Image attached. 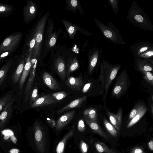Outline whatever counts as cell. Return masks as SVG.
Instances as JSON below:
<instances>
[{"label": "cell", "mask_w": 153, "mask_h": 153, "mask_svg": "<svg viewBox=\"0 0 153 153\" xmlns=\"http://www.w3.org/2000/svg\"><path fill=\"white\" fill-rule=\"evenodd\" d=\"M136 67L142 73L153 71V60L134 59Z\"/></svg>", "instance_id": "7402d4cb"}, {"label": "cell", "mask_w": 153, "mask_h": 153, "mask_svg": "<svg viewBox=\"0 0 153 153\" xmlns=\"http://www.w3.org/2000/svg\"><path fill=\"white\" fill-rule=\"evenodd\" d=\"M153 95H152V101H153Z\"/></svg>", "instance_id": "f5cc1de1"}, {"label": "cell", "mask_w": 153, "mask_h": 153, "mask_svg": "<svg viewBox=\"0 0 153 153\" xmlns=\"http://www.w3.org/2000/svg\"><path fill=\"white\" fill-rule=\"evenodd\" d=\"M84 117L88 119L98 123V115L96 109L90 108L85 109L83 112Z\"/></svg>", "instance_id": "d6a6232c"}, {"label": "cell", "mask_w": 153, "mask_h": 153, "mask_svg": "<svg viewBox=\"0 0 153 153\" xmlns=\"http://www.w3.org/2000/svg\"><path fill=\"white\" fill-rule=\"evenodd\" d=\"M130 84L127 71L126 69H124L116 79L111 91L112 98H115L118 99L125 95L129 88Z\"/></svg>", "instance_id": "8992f818"}, {"label": "cell", "mask_w": 153, "mask_h": 153, "mask_svg": "<svg viewBox=\"0 0 153 153\" xmlns=\"http://www.w3.org/2000/svg\"><path fill=\"white\" fill-rule=\"evenodd\" d=\"M103 123L106 130L112 136L115 137L117 136L118 131L105 118L103 119Z\"/></svg>", "instance_id": "d590c367"}, {"label": "cell", "mask_w": 153, "mask_h": 153, "mask_svg": "<svg viewBox=\"0 0 153 153\" xmlns=\"http://www.w3.org/2000/svg\"><path fill=\"white\" fill-rule=\"evenodd\" d=\"M143 104V103L139 102L136 105L130 113L128 118V121H130L136 115Z\"/></svg>", "instance_id": "74e56055"}, {"label": "cell", "mask_w": 153, "mask_h": 153, "mask_svg": "<svg viewBox=\"0 0 153 153\" xmlns=\"http://www.w3.org/2000/svg\"><path fill=\"white\" fill-rule=\"evenodd\" d=\"M95 146L97 151L100 153H117L115 150L109 148L103 143L96 142Z\"/></svg>", "instance_id": "e575fe53"}, {"label": "cell", "mask_w": 153, "mask_h": 153, "mask_svg": "<svg viewBox=\"0 0 153 153\" xmlns=\"http://www.w3.org/2000/svg\"><path fill=\"white\" fill-rule=\"evenodd\" d=\"M16 57L15 56L7 59L0 68V91L5 89L8 85L9 72L15 61Z\"/></svg>", "instance_id": "30bf717a"}, {"label": "cell", "mask_w": 153, "mask_h": 153, "mask_svg": "<svg viewBox=\"0 0 153 153\" xmlns=\"http://www.w3.org/2000/svg\"><path fill=\"white\" fill-rule=\"evenodd\" d=\"M148 146L151 150H153V141L152 140H151L149 142Z\"/></svg>", "instance_id": "f907efd6"}, {"label": "cell", "mask_w": 153, "mask_h": 153, "mask_svg": "<svg viewBox=\"0 0 153 153\" xmlns=\"http://www.w3.org/2000/svg\"><path fill=\"white\" fill-rule=\"evenodd\" d=\"M121 67V65L119 64H112L104 59L101 63L99 79L105 90L102 100L105 99L111 84Z\"/></svg>", "instance_id": "7a4b0ae2"}, {"label": "cell", "mask_w": 153, "mask_h": 153, "mask_svg": "<svg viewBox=\"0 0 153 153\" xmlns=\"http://www.w3.org/2000/svg\"><path fill=\"white\" fill-rule=\"evenodd\" d=\"M38 60L36 58L31 57V66L29 74V79L24 92V94L25 95L24 100L25 102L27 101L29 99L30 94L32 89V86L35 77L36 69Z\"/></svg>", "instance_id": "5bb4252c"}, {"label": "cell", "mask_w": 153, "mask_h": 153, "mask_svg": "<svg viewBox=\"0 0 153 153\" xmlns=\"http://www.w3.org/2000/svg\"><path fill=\"white\" fill-rule=\"evenodd\" d=\"M16 97L17 98L16 93L13 89H11L4 92L0 97V113L8 104Z\"/></svg>", "instance_id": "d4e9b609"}, {"label": "cell", "mask_w": 153, "mask_h": 153, "mask_svg": "<svg viewBox=\"0 0 153 153\" xmlns=\"http://www.w3.org/2000/svg\"><path fill=\"white\" fill-rule=\"evenodd\" d=\"M38 8L33 0H28L23 8V20L25 24H28L36 16Z\"/></svg>", "instance_id": "8fae6325"}, {"label": "cell", "mask_w": 153, "mask_h": 153, "mask_svg": "<svg viewBox=\"0 0 153 153\" xmlns=\"http://www.w3.org/2000/svg\"><path fill=\"white\" fill-rule=\"evenodd\" d=\"M23 34L22 32H16L7 36L0 44V54L6 51L14 53L19 46Z\"/></svg>", "instance_id": "52a82bcc"}, {"label": "cell", "mask_w": 153, "mask_h": 153, "mask_svg": "<svg viewBox=\"0 0 153 153\" xmlns=\"http://www.w3.org/2000/svg\"><path fill=\"white\" fill-rule=\"evenodd\" d=\"M77 128L78 131L80 132H84L85 129V126L83 118L80 119L78 122Z\"/></svg>", "instance_id": "ee69618b"}, {"label": "cell", "mask_w": 153, "mask_h": 153, "mask_svg": "<svg viewBox=\"0 0 153 153\" xmlns=\"http://www.w3.org/2000/svg\"><path fill=\"white\" fill-rule=\"evenodd\" d=\"M96 25L99 28L104 37L114 44L122 45L125 43L118 29L109 22L107 25H105L97 19H94Z\"/></svg>", "instance_id": "5b68a950"}, {"label": "cell", "mask_w": 153, "mask_h": 153, "mask_svg": "<svg viewBox=\"0 0 153 153\" xmlns=\"http://www.w3.org/2000/svg\"><path fill=\"white\" fill-rule=\"evenodd\" d=\"M66 9L71 10L75 13L78 10L80 13L84 15L83 12L80 4L77 0H67L66 1Z\"/></svg>", "instance_id": "f1b7e54d"}, {"label": "cell", "mask_w": 153, "mask_h": 153, "mask_svg": "<svg viewBox=\"0 0 153 153\" xmlns=\"http://www.w3.org/2000/svg\"><path fill=\"white\" fill-rule=\"evenodd\" d=\"M106 112L111 123L116 129L120 130L122 123V108H120L116 114L112 113L108 110Z\"/></svg>", "instance_id": "d6986e66"}, {"label": "cell", "mask_w": 153, "mask_h": 153, "mask_svg": "<svg viewBox=\"0 0 153 153\" xmlns=\"http://www.w3.org/2000/svg\"><path fill=\"white\" fill-rule=\"evenodd\" d=\"M85 122L94 132L98 134L105 139L108 140L109 138L102 130L98 122L90 120L84 117Z\"/></svg>", "instance_id": "83f0119b"}, {"label": "cell", "mask_w": 153, "mask_h": 153, "mask_svg": "<svg viewBox=\"0 0 153 153\" xmlns=\"http://www.w3.org/2000/svg\"><path fill=\"white\" fill-rule=\"evenodd\" d=\"M42 79L44 84L51 90L56 91L59 89V84L49 73L44 72Z\"/></svg>", "instance_id": "484cf974"}, {"label": "cell", "mask_w": 153, "mask_h": 153, "mask_svg": "<svg viewBox=\"0 0 153 153\" xmlns=\"http://www.w3.org/2000/svg\"><path fill=\"white\" fill-rule=\"evenodd\" d=\"M17 99H13L0 113V128L8 123L13 116L14 111L19 107L18 105L15 104Z\"/></svg>", "instance_id": "ba28073f"}, {"label": "cell", "mask_w": 153, "mask_h": 153, "mask_svg": "<svg viewBox=\"0 0 153 153\" xmlns=\"http://www.w3.org/2000/svg\"><path fill=\"white\" fill-rule=\"evenodd\" d=\"M54 66L59 77L62 81H64L66 76V66L64 58L58 56L55 61Z\"/></svg>", "instance_id": "44dd1931"}, {"label": "cell", "mask_w": 153, "mask_h": 153, "mask_svg": "<svg viewBox=\"0 0 153 153\" xmlns=\"http://www.w3.org/2000/svg\"><path fill=\"white\" fill-rule=\"evenodd\" d=\"M36 41L33 29L28 31L26 36L23 46L22 54L27 56L29 53L33 49Z\"/></svg>", "instance_id": "ac0fdd59"}, {"label": "cell", "mask_w": 153, "mask_h": 153, "mask_svg": "<svg viewBox=\"0 0 153 153\" xmlns=\"http://www.w3.org/2000/svg\"><path fill=\"white\" fill-rule=\"evenodd\" d=\"M65 85L72 90L79 91L82 88L83 82L80 77H68L65 82Z\"/></svg>", "instance_id": "cb8c5ba5"}, {"label": "cell", "mask_w": 153, "mask_h": 153, "mask_svg": "<svg viewBox=\"0 0 153 153\" xmlns=\"http://www.w3.org/2000/svg\"><path fill=\"white\" fill-rule=\"evenodd\" d=\"M79 66V63L76 57L70 58L68 61L66 75L68 76L71 73L78 69Z\"/></svg>", "instance_id": "4dcf8cb0"}, {"label": "cell", "mask_w": 153, "mask_h": 153, "mask_svg": "<svg viewBox=\"0 0 153 153\" xmlns=\"http://www.w3.org/2000/svg\"><path fill=\"white\" fill-rule=\"evenodd\" d=\"M34 131L35 142L37 149L41 153H43L46 143L45 134L40 124L37 122H35Z\"/></svg>", "instance_id": "9c48e42d"}, {"label": "cell", "mask_w": 153, "mask_h": 153, "mask_svg": "<svg viewBox=\"0 0 153 153\" xmlns=\"http://www.w3.org/2000/svg\"><path fill=\"white\" fill-rule=\"evenodd\" d=\"M80 147L82 153H87L88 146L83 140H82L80 142Z\"/></svg>", "instance_id": "f6af8a7d"}, {"label": "cell", "mask_w": 153, "mask_h": 153, "mask_svg": "<svg viewBox=\"0 0 153 153\" xmlns=\"http://www.w3.org/2000/svg\"><path fill=\"white\" fill-rule=\"evenodd\" d=\"M53 31V22L52 18L49 19L45 37L46 46L47 49L53 47L56 44L57 36L56 32Z\"/></svg>", "instance_id": "7c38bea8"}, {"label": "cell", "mask_w": 153, "mask_h": 153, "mask_svg": "<svg viewBox=\"0 0 153 153\" xmlns=\"http://www.w3.org/2000/svg\"><path fill=\"white\" fill-rule=\"evenodd\" d=\"M130 153H145L143 149L141 147H137L133 148Z\"/></svg>", "instance_id": "bcb514c9"}, {"label": "cell", "mask_w": 153, "mask_h": 153, "mask_svg": "<svg viewBox=\"0 0 153 153\" xmlns=\"http://www.w3.org/2000/svg\"><path fill=\"white\" fill-rule=\"evenodd\" d=\"M19 150L17 149L13 148L10 149L9 151L10 153H18L19 152Z\"/></svg>", "instance_id": "681fc988"}, {"label": "cell", "mask_w": 153, "mask_h": 153, "mask_svg": "<svg viewBox=\"0 0 153 153\" xmlns=\"http://www.w3.org/2000/svg\"><path fill=\"white\" fill-rule=\"evenodd\" d=\"M101 50L97 47H94L90 50L88 54V71L89 74H91L96 65L99 63L102 53Z\"/></svg>", "instance_id": "4fadbf2b"}, {"label": "cell", "mask_w": 153, "mask_h": 153, "mask_svg": "<svg viewBox=\"0 0 153 153\" xmlns=\"http://www.w3.org/2000/svg\"><path fill=\"white\" fill-rule=\"evenodd\" d=\"M147 111L146 106L144 104L136 115L129 121L126 127L130 128L137 123L143 116Z\"/></svg>", "instance_id": "1f68e13d"}, {"label": "cell", "mask_w": 153, "mask_h": 153, "mask_svg": "<svg viewBox=\"0 0 153 153\" xmlns=\"http://www.w3.org/2000/svg\"><path fill=\"white\" fill-rule=\"evenodd\" d=\"M49 12L42 16H39L35 25L32 28L35 38L36 43L32 51L31 57L38 60L41 54L44 31L47 21L50 15Z\"/></svg>", "instance_id": "277c9868"}, {"label": "cell", "mask_w": 153, "mask_h": 153, "mask_svg": "<svg viewBox=\"0 0 153 153\" xmlns=\"http://www.w3.org/2000/svg\"><path fill=\"white\" fill-rule=\"evenodd\" d=\"M16 56L15 61L9 72L7 85L11 89L14 90L17 96L19 82L27 56L21 54Z\"/></svg>", "instance_id": "3957f363"}, {"label": "cell", "mask_w": 153, "mask_h": 153, "mask_svg": "<svg viewBox=\"0 0 153 153\" xmlns=\"http://www.w3.org/2000/svg\"><path fill=\"white\" fill-rule=\"evenodd\" d=\"M50 94L53 98L58 101L64 99L67 95L65 92L63 91L53 93Z\"/></svg>", "instance_id": "ab89813d"}, {"label": "cell", "mask_w": 153, "mask_h": 153, "mask_svg": "<svg viewBox=\"0 0 153 153\" xmlns=\"http://www.w3.org/2000/svg\"><path fill=\"white\" fill-rule=\"evenodd\" d=\"M47 121L50 126L52 127L56 126V123L55 121L53 119H47Z\"/></svg>", "instance_id": "c3c4849f"}, {"label": "cell", "mask_w": 153, "mask_h": 153, "mask_svg": "<svg viewBox=\"0 0 153 153\" xmlns=\"http://www.w3.org/2000/svg\"><path fill=\"white\" fill-rule=\"evenodd\" d=\"M74 132V129L70 130L59 142L56 148V153H63L67 141L73 136Z\"/></svg>", "instance_id": "f546056e"}, {"label": "cell", "mask_w": 153, "mask_h": 153, "mask_svg": "<svg viewBox=\"0 0 153 153\" xmlns=\"http://www.w3.org/2000/svg\"><path fill=\"white\" fill-rule=\"evenodd\" d=\"M75 112V110H72L61 116L57 121L56 130L59 131L66 126L73 118Z\"/></svg>", "instance_id": "603a6c76"}, {"label": "cell", "mask_w": 153, "mask_h": 153, "mask_svg": "<svg viewBox=\"0 0 153 153\" xmlns=\"http://www.w3.org/2000/svg\"><path fill=\"white\" fill-rule=\"evenodd\" d=\"M32 51L28 55L21 79L19 82L17 97L21 95L26 80L29 74L31 66V59Z\"/></svg>", "instance_id": "9a60e30c"}, {"label": "cell", "mask_w": 153, "mask_h": 153, "mask_svg": "<svg viewBox=\"0 0 153 153\" xmlns=\"http://www.w3.org/2000/svg\"><path fill=\"white\" fill-rule=\"evenodd\" d=\"M126 18L136 27L145 30L153 31V25L148 16L134 1L129 9Z\"/></svg>", "instance_id": "6da1fadb"}, {"label": "cell", "mask_w": 153, "mask_h": 153, "mask_svg": "<svg viewBox=\"0 0 153 153\" xmlns=\"http://www.w3.org/2000/svg\"><path fill=\"white\" fill-rule=\"evenodd\" d=\"M110 5L112 8V11L116 14H118L119 2L118 0H107Z\"/></svg>", "instance_id": "b9f144b4"}, {"label": "cell", "mask_w": 153, "mask_h": 153, "mask_svg": "<svg viewBox=\"0 0 153 153\" xmlns=\"http://www.w3.org/2000/svg\"><path fill=\"white\" fill-rule=\"evenodd\" d=\"M14 7L10 5L0 3V16H7L14 10Z\"/></svg>", "instance_id": "836d02e7"}, {"label": "cell", "mask_w": 153, "mask_h": 153, "mask_svg": "<svg viewBox=\"0 0 153 153\" xmlns=\"http://www.w3.org/2000/svg\"><path fill=\"white\" fill-rule=\"evenodd\" d=\"M151 107V112H152V116L153 114V104H152Z\"/></svg>", "instance_id": "816d5d0a"}, {"label": "cell", "mask_w": 153, "mask_h": 153, "mask_svg": "<svg viewBox=\"0 0 153 153\" xmlns=\"http://www.w3.org/2000/svg\"><path fill=\"white\" fill-rule=\"evenodd\" d=\"M91 84V82H89L85 84L82 90V93H85L87 92L90 88Z\"/></svg>", "instance_id": "7dc6e473"}, {"label": "cell", "mask_w": 153, "mask_h": 153, "mask_svg": "<svg viewBox=\"0 0 153 153\" xmlns=\"http://www.w3.org/2000/svg\"><path fill=\"white\" fill-rule=\"evenodd\" d=\"M87 98V96H83L74 100L70 103L58 110L57 111V113L60 114L65 111L80 107L82 103L86 100Z\"/></svg>", "instance_id": "4316f807"}, {"label": "cell", "mask_w": 153, "mask_h": 153, "mask_svg": "<svg viewBox=\"0 0 153 153\" xmlns=\"http://www.w3.org/2000/svg\"><path fill=\"white\" fill-rule=\"evenodd\" d=\"M62 22L71 39H74V36L78 30L88 36L92 35V34L89 31L84 30L68 21L62 19Z\"/></svg>", "instance_id": "2e32d148"}, {"label": "cell", "mask_w": 153, "mask_h": 153, "mask_svg": "<svg viewBox=\"0 0 153 153\" xmlns=\"http://www.w3.org/2000/svg\"><path fill=\"white\" fill-rule=\"evenodd\" d=\"M4 138L5 140L8 139L10 137L11 140L15 144L17 142V139L14 136L13 132L9 130H6L3 131Z\"/></svg>", "instance_id": "f35d334b"}, {"label": "cell", "mask_w": 153, "mask_h": 153, "mask_svg": "<svg viewBox=\"0 0 153 153\" xmlns=\"http://www.w3.org/2000/svg\"><path fill=\"white\" fill-rule=\"evenodd\" d=\"M58 102L53 98L50 94H48L39 97L30 105V106L32 108L43 107L54 104Z\"/></svg>", "instance_id": "ffe728a7"}, {"label": "cell", "mask_w": 153, "mask_h": 153, "mask_svg": "<svg viewBox=\"0 0 153 153\" xmlns=\"http://www.w3.org/2000/svg\"><path fill=\"white\" fill-rule=\"evenodd\" d=\"M144 74L143 76L145 80L152 86L153 85V75L150 72H145L143 73Z\"/></svg>", "instance_id": "60d3db41"}, {"label": "cell", "mask_w": 153, "mask_h": 153, "mask_svg": "<svg viewBox=\"0 0 153 153\" xmlns=\"http://www.w3.org/2000/svg\"><path fill=\"white\" fill-rule=\"evenodd\" d=\"M131 50L134 58L153 48V44L148 41L142 42L135 43L131 46Z\"/></svg>", "instance_id": "e0dca14e"}, {"label": "cell", "mask_w": 153, "mask_h": 153, "mask_svg": "<svg viewBox=\"0 0 153 153\" xmlns=\"http://www.w3.org/2000/svg\"><path fill=\"white\" fill-rule=\"evenodd\" d=\"M14 53L10 51H6L0 54V63L5 61L7 59L12 57Z\"/></svg>", "instance_id": "7bdbcfd3"}, {"label": "cell", "mask_w": 153, "mask_h": 153, "mask_svg": "<svg viewBox=\"0 0 153 153\" xmlns=\"http://www.w3.org/2000/svg\"><path fill=\"white\" fill-rule=\"evenodd\" d=\"M39 97L38 94V90L37 86L36 85L33 88L32 92H31L29 99L30 101L29 104L31 105Z\"/></svg>", "instance_id": "8d00e7d4"}]
</instances>
